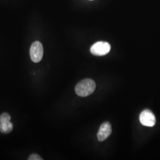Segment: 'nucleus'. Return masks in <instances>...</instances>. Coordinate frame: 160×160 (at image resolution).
<instances>
[{
	"label": "nucleus",
	"mask_w": 160,
	"mask_h": 160,
	"mask_svg": "<svg viewBox=\"0 0 160 160\" xmlns=\"http://www.w3.org/2000/svg\"><path fill=\"white\" fill-rule=\"evenodd\" d=\"M96 89V83L92 79H85L80 81L75 86V91L80 97L91 95Z\"/></svg>",
	"instance_id": "obj_1"
},
{
	"label": "nucleus",
	"mask_w": 160,
	"mask_h": 160,
	"mask_svg": "<svg viewBox=\"0 0 160 160\" xmlns=\"http://www.w3.org/2000/svg\"><path fill=\"white\" fill-rule=\"evenodd\" d=\"M30 55L32 61L35 63H38L42 60L43 56V48L40 42L36 41L32 43L30 49Z\"/></svg>",
	"instance_id": "obj_2"
},
{
	"label": "nucleus",
	"mask_w": 160,
	"mask_h": 160,
	"mask_svg": "<svg viewBox=\"0 0 160 160\" xmlns=\"http://www.w3.org/2000/svg\"><path fill=\"white\" fill-rule=\"evenodd\" d=\"M111 46L106 42H98L94 43L90 48V52L96 56H104L110 51Z\"/></svg>",
	"instance_id": "obj_3"
},
{
	"label": "nucleus",
	"mask_w": 160,
	"mask_h": 160,
	"mask_svg": "<svg viewBox=\"0 0 160 160\" xmlns=\"http://www.w3.org/2000/svg\"><path fill=\"white\" fill-rule=\"evenodd\" d=\"M139 120L143 126L152 127L154 126L156 122L154 114L149 110H145L140 114Z\"/></svg>",
	"instance_id": "obj_4"
},
{
	"label": "nucleus",
	"mask_w": 160,
	"mask_h": 160,
	"mask_svg": "<svg viewBox=\"0 0 160 160\" xmlns=\"http://www.w3.org/2000/svg\"><path fill=\"white\" fill-rule=\"evenodd\" d=\"M112 133V126L109 122H104L100 127L97 133V138L100 142H102L109 137Z\"/></svg>",
	"instance_id": "obj_5"
},
{
	"label": "nucleus",
	"mask_w": 160,
	"mask_h": 160,
	"mask_svg": "<svg viewBox=\"0 0 160 160\" xmlns=\"http://www.w3.org/2000/svg\"><path fill=\"white\" fill-rule=\"evenodd\" d=\"M13 125L10 121L0 123V132L2 133H9L12 131Z\"/></svg>",
	"instance_id": "obj_6"
},
{
	"label": "nucleus",
	"mask_w": 160,
	"mask_h": 160,
	"mask_svg": "<svg viewBox=\"0 0 160 160\" xmlns=\"http://www.w3.org/2000/svg\"><path fill=\"white\" fill-rule=\"evenodd\" d=\"M10 120H11V117L10 114H8L7 113H4L0 116V123L8 122V121H10Z\"/></svg>",
	"instance_id": "obj_7"
},
{
	"label": "nucleus",
	"mask_w": 160,
	"mask_h": 160,
	"mask_svg": "<svg viewBox=\"0 0 160 160\" xmlns=\"http://www.w3.org/2000/svg\"><path fill=\"white\" fill-rule=\"evenodd\" d=\"M43 158H42L39 155L33 154H32L29 157V160H42Z\"/></svg>",
	"instance_id": "obj_8"
},
{
	"label": "nucleus",
	"mask_w": 160,
	"mask_h": 160,
	"mask_svg": "<svg viewBox=\"0 0 160 160\" xmlns=\"http://www.w3.org/2000/svg\"><path fill=\"white\" fill-rule=\"evenodd\" d=\"M91 1H92V0H91Z\"/></svg>",
	"instance_id": "obj_9"
}]
</instances>
